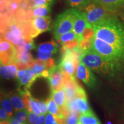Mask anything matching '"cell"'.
<instances>
[{"label":"cell","instance_id":"obj_36","mask_svg":"<svg viewBox=\"0 0 124 124\" xmlns=\"http://www.w3.org/2000/svg\"><path fill=\"white\" fill-rule=\"evenodd\" d=\"M10 118V117L8 116L7 113L2 108H1V109H0V119H1V121L9 120Z\"/></svg>","mask_w":124,"mask_h":124},{"label":"cell","instance_id":"obj_19","mask_svg":"<svg viewBox=\"0 0 124 124\" xmlns=\"http://www.w3.org/2000/svg\"><path fill=\"white\" fill-rule=\"evenodd\" d=\"M51 97L53 99L59 108L67 104L66 95L63 90H60L59 91H51Z\"/></svg>","mask_w":124,"mask_h":124},{"label":"cell","instance_id":"obj_31","mask_svg":"<svg viewBox=\"0 0 124 124\" xmlns=\"http://www.w3.org/2000/svg\"><path fill=\"white\" fill-rule=\"evenodd\" d=\"M80 114L75 113H71L70 115L66 118L67 124H75L79 122Z\"/></svg>","mask_w":124,"mask_h":124},{"label":"cell","instance_id":"obj_35","mask_svg":"<svg viewBox=\"0 0 124 124\" xmlns=\"http://www.w3.org/2000/svg\"><path fill=\"white\" fill-rule=\"evenodd\" d=\"M44 64L46 70H49L52 69V67H54V66H55V62H54L53 59L52 58H49L48 59L46 60V61H44Z\"/></svg>","mask_w":124,"mask_h":124},{"label":"cell","instance_id":"obj_9","mask_svg":"<svg viewBox=\"0 0 124 124\" xmlns=\"http://www.w3.org/2000/svg\"><path fill=\"white\" fill-rule=\"evenodd\" d=\"M76 76L89 87L94 89L97 86V80L95 75L91 70L81 62H80L77 69Z\"/></svg>","mask_w":124,"mask_h":124},{"label":"cell","instance_id":"obj_28","mask_svg":"<svg viewBox=\"0 0 124 124\" xmlns=\"http://www.w3.org/2000/svg\"><path fill=\"white\" fill-rule=\"evenodd\" d=\"M79 41L80 40L78 38H76L74 40H71V41L63 43L62 46H64L67 49L70 50V49H72L76 47H77V46H78Z\"/></svg>","mask_w":124,"mask_h":124},{"label":"cell","instance_id":"obj_37","mask_svg":"<svg viewBox=\"0 0 124 124\" xmlns=\"http://www.w3.org/2000/svg\"><path fill=\"white\" fill-rule=\"evenodd\" d=\"M33 2L34 7H40V6L44 5H46L47 4H49L46 2V0H32Z\"/></svg>","mask_w":124,"mask_h":124},{"label":"cell","instance_id":"obj_1","mask_svg":"<svg viewBox=\"0 0 124 124\" xmlns=\"http://www.w3.org/2000/svg\"><path fill=\"white\" fill-rule=\"evenodd\" d=\"M95 37L112 46L124 58V25L113 16L93 26Z\"/></svg>","mask_w":124,"mask_h":124},{"label":"cell","instance_id":"obj_40","mask_svg":"<svg viewBox=\"0 0 124 124\" xmlns=\"http://www.w3.org/2000/svg\"><path fill=\"white\" fill-rule=\"evenodd\" d=\"M1 124H10L9 120L7 121H1Z\"/></svg>","mask_w":124,"mask_h":124},{"label":"cell","instance_id":"obj_25","mask_svg":"<svg viewBox=\"0 0 124 124\" xmlns=\"http://www.w3.org/2000/svg\"><path fill=\"white\" fill-rule=\"evenodd\" d=\"M69 6L74 8H85L90 3V0H67Z\"/></svg>","mask_w":124,"mask_h":124},{"label":"cell","instance_id":"obj_27","mask_svg":"<svg viewBox=\"0 0 124 124\" xmlns=\"http://www.w3.org/2000/svg\"><path fill=\"white\" fill-rule=\"evenodd\" d=\"M76 38H78L77 35L74 33L73 31H71V32H68V33H65L64 35H62L61 38L57 40V41L62 45L63 43L71 41V40H74Z\"/></svg>","mask_w":124,"mask_h":124},{"label":"cell","instance_id":"obj_30","mask_svg":"<svg viewBox=\"0 0 124 124\" xmlns=\"http://www.w3.org/2000/svg\"><path fill=\"white\" fill-rule=\"evenodd\" d=\"M78 46L83 52H85V51L89 50V49L91 48V46H92V41H90V40H80Z\"/></svg>","mask_w":124,"mask_h":124},{"label":"cell","instance_id":"obj_11","mask_svg":"<svg viewBox=\"0 0 124 124\" xmlns=\"http://www.w3.org/2000/svg\"><path fill=\"white\" fill-rule=\"evenodd\" d=\"M31 26L33 29V36L35 38L39 34L50 31L52 28L50 16L36 17L32 20Z\"/></svg>","mask_w":124,"mask_h":124},{"label":"cell","instance_id":"obj_33","mask_svg":"<svg viewBox=\"0 0 124 124\" xmlns=\"http://www.w3.org/2000/svg\"><path fill=\"white\" fill-rule=\"evenodd\" d=\"M52 55V54H45L43 52H40L38 51V53H37V57H38V59L42 60V61H46L47 59H48L51 58V56Z\"/></svg>","mask_w":124,"mask_h":124},{"label":"cell","instance_id":"obj_38","mask_svg":"<svg viewBox=\"0 0 124 124\" xmlns=\"http://www.w3.org/2000/svg\"><path fill=\"white\" fill-rule=\"evenodd\" d=\"M9 121H10V124H21V123L14 116H12V117L10 118Z\"/></svg>","mask_w":124,"mask_h":124},{"label":"cell","instance_id":"obj_18","mask_svg":"<svg viewBox=\"0 0 124 124\" xmlns=\"http://www.w3.org/2000/svg\"><path fill=\"white\" fill-rule=\"evenodd\" d=\"M38 51L45 54H55L58 51V46L54 40L49 42L40 44L38 46Z\"/></svg>","mask_w":124,"mask_h":124},{"label":"cell","instance_id":"obj_10","mask_svg":"<svg viewBox=\"0 0 124 124\" xmlns=\"http://www.w3.org/2000/svg\"><path fill=\"white\" fill-rule=\"evenodd\" d=\"M79 63V60L74 58L67 49L66 53L62 55L61 62L58 66L63 72L74 77L75 69L78 67Z\"/></svg>","mask_w":124,"mask_h":124},{"label":"cell","instance_id":"obj_5","mask_svg":"<svg viewBox=\"0 0 124 124\" xmlns=\"http://www.w3.org/2000/svg\"><path fill=\"white\" fill-rule=\"evenodd\" d=\"M95 4L89 5L85 12L87 23L92 26L100 24L110 16L108 10L101 5Z\"/></svg>","mask_w":124,"mask_h":124},{"label":"cell","instance_id":"obj_15","mask_svg":"<svg viewBox=\"0 0 124 124\" xmlns=\"http://www.w3.org/2000/svg\"><path fill=\"white\" fill-rule=\"evenodd\" d=\"M12 106L16 112L26 109L25 107L24 102H23L22 97L20 95L19 92H12L8 94Z\"/></svg>","mask_w":124,"mask_h":124},{"label":"cell","instance_id":"obj_34","mask_svg":"<svg viewBox=\"0 0 124 124\" xmlns=\"http://www.w3.org/2000/svg\"><path fill=\"white\" fill-rule=\"evenodd\" d=\"M45 124H58L54 115L51 113H48L46 116Z\"/></svg>","mask_w":124,"mask_h":124},{"label":"cell","instance_id":"obj_21","mask_svg":"<svg viewBox=\"0 0 124 124\" xmlns=\"http://www.w3.org/2000/svg\"><path fill=\"white\" fill-rule=\"evenodd\" d=\"M52 3H49L44 5L40 6L34 8L33 12V15L34 17H46L51 12V5Z\"/></svg>","mask_w":124,"mask_h":124},{"label":"cell","instance_id":"obj_8","mask_svg":"<svg viewBox=\"0 0 124 124\" xmlns=\"http://www.w3.org/2000/svg\"><path fill=\"white\" fill-rule=\"evenodd\" d=\"M49 76L47 78L51 91H59L62 90L64 86V74L59 67L54 66L48 70Z\"/></svg>","mask_w":124,"mask_h":124},{"label":"cell","instance_id":"obj_42","mask_svg":"<svg viewBox=\"0 0 124 124\" xmlns=\"http://www.w3.org/2000/svg\"><path fill=\"white\" fill-rule=\"evenodd\" d=\"M21 124H28V122H25V123H23Z\"/></svg>","mask_w":124,"mask_h":124},{"label":"cell","instance_id":"obj_14","mask_svg":"<svg viewBox=\"0 0 124 124\" xmlns=\"http://www.w3.org/2000/svg\"><path fill=\"white\" fill-rule=\"evenodd\" d=\"M1 76L3 78L11 79L17 77L18 73V67L15 63L9 65L1 64Z\"/></svg>","mask_w":124,"mask_h":124},{"label":"cell","instance_id":"obj_24","mask_svg":"<svg viewBox=\"0 0 124 124\" xmlns=\"http://www.w3.org/2000/svg\"><path fill=\"white\" fill-rule=\"evenodd\" d=\"M46 104H47L48 110L49 113L54 115L55 117H58L60 115L59 108H58V105L51 97L46 101Z\"/></svg>","mask_w":124,"mask_h":124},{"label":"cell","instance_id":"obj_43","mask_svg":"<svg viewBox=\"0 0 124 124\" xmlns=\"http://www.w3.org/2000/svg\"><path fill=\"white\" fill-rule=\"evenodd\" d=\"M80 124L79 123V122H78V124Z\"/></svg>","mask_w":124,"mask_h":124},{"label":"cell","instance_id":"obj_3","mask_svg":"<svg viewBox=\"0 0 124 124\" xmlns=\"http://www.w3.org/2000/svg\"><path fill=\"white\" fill-rule=\"evenodd\" d=\"M77 11L76 9H68L57 16L54 21L53 31L54 37L57 40L63 35L73 30Z\"/></svg>","mask_w":124,"mask_h":124},{"label":"cell","instance_id":"obj_13","mask_svg":"<svg viewBox=\"0 0 124 124\" xmlns=\"http://www.w3.org/2000/svg\"><path fill=\"white\" fill-rule=\"evenodd\" d=\"M87 24L85 12H82L77 9L72 31L77 35L78 38L80 40L82 34L86 28Z\"/></svg>","mask_w":124,"mask_h":124},{"label":"cell","instance_id":"obj_6","mask_svg":"<svg viewBox=\"0 0 124 124\" xmlns=\"http://www.w3.org/2000/svg\"><path fill=\"white\" fill-rule=\"evenodd\" d=\"M23 38V27L17 21L9 23L3 29L2 38L15 46H19L21 41L25 39Z\"/></svg>","mask_w":124,"mask_h":124},{"label":"cell","instance_id":"obj_16","mask_svg":"<svg viewBox=\"0 0 124 124\" xmlns=\"http://www.w3.org/2000/svg\"><path fill=\"white\" fill-rule=\"evenodd\" d=\"M96 4H100L110 11L124 4V0H93Z\"/></svg>","mask_w":124,"mask_h":124},{"label":"cell","instance_id":"obj_20","mask_svg":"<svg viewBox=\"0 0 124 124\" xmlns=\"http://www.w3.org/2000/svg\"><path fill=\"white\" fill-rule=\"evenodd\" d=\"M1 108H2L7 113V114L10 117L13 116L15 110L12 106L8 94L5 95L4 94H3V95L1 96Z\"/></svg>","mask_w":124,"mask_h":124},{"label":"cell","instance_id":"obj_26","mask_svg":"<svg viewBox=\"0 0 124 124\" xmlns=\"http://www.w3.org/2000/svg\"><path fill=\"white\" fill-rule=\"evenodd\" d=\"M28 111L27 109H24L17 111L14 117H15L21 124L23 123H25V122H28Z\"/></svg>","mask_w":124,"mask_h":124},{"label":"cell","instance_id":"obj_22","mask_svg":"<svg viewBox=\"0 0 124 124\" xmlns=\"http://www.w3.org/2000/svg\"><path fill=\"white\" fill-rule=\"evenodd\" d=\"M46 119L45 114L39 115L34 112L29 113L28 120L31 124H44Z\"/></svg>","mask_w":124,"mask_h":124},{"label":"cell","instance_id":"obj_2","mask_svg":"<svg viewBox=\"0 0 124 124\" xmlns=\"http://www.w3.org/2000/svg\"><path fill=\"white\" fill-rule=\"evenodd\" d=\"M79 62L93 72L105 77H115L124 68L107 59L92 49L85 51L79 59Z\"/></svg>","mask_w":124,"mask_h":124},{"label":"cell","instance_id":"obj_7","mask_svg":"<svg viewBox=\"0 0 124 124\" xmlns=\"http://www.w3.org/2000/svg\"><path fill=\"white\" fill-rule=\"evenodd\" d=\"M0 52L1 65H9L17 62L18 51L16 47L4 38L1 39Z\"/></svg>","mask_w":124,"mask_h":124},{"label":"cell","instance_id":"obj_12","mask_svg":"<svg viewBox=\"0 0 124 124\" xmlns=\"http://www.w3.org/2000/svg\"><path fill=\"white\" fill-rule=\"evenodd\" d=\"M39 78H41L40 74H35L31 69L20 70L16 77L20 86H24V90H29Z\"/></svg>","mask_w":124,"mask_h":124},{"label":"cell","instance_id":"obj_4","mask_svg":"<svg viewBox=\"0 0 124 124\" xmlns=\"http://www.w3.org/2000/svg\"><path fill=\"white\" fill-rule=\"evenodd\" d=\"M91 48L107 59L124 67V58L121 54L112 46L103 40L94 37L91 40Z\"/></svg>","mask_w":124,"mask_h":124},{"label":"cell","instance_id":"obj_23","mask_svg":"<svg viewBox=\"0 0 124 124\" xmlns=\"http://www.w3.org/2000/svg\"><path fill=\"white\" fill-rule=\"evenodd\" d=\"M94 37H95V32L94 31V28L92 25L87 24L86 28L85 29L84 31L82 34L81 37H80V40H86L91 41L94 38Z\"/></svg>","mask_w":124,"mask_h":124},{"label":"cell","instance_id":"obj_41","mask_svg":"<svg viewBox=\"0 0 124 124\" xmlns=\"http://www.w3.org/2000/svg\"><path fill=\"white\" fill-rule=\"evenodd\" d=\"M46 1L48 3H52V1H53V0H46Z\"/></svg>","mask_w":124,"mask_h":124},{"label":"cell","instance_id":"obj_39","mask_svg":"<svg viewBox=\"0 0 124 124\" xmlns=\"http://www.w3.org/2000/svg\"><path fill=\"white\" fill-rule=\"evenodd\" d=\"M12 8L13 10H15V9L17 8V3H13V4L12 5Z\"/></svg>","mask_w":124,"mask_h":124},{"label":"cell","instance_id":"obj_32","mask_svg":"<svg viewBox=\"0 0 124 124\" xmlns=\"http://www.w3.org/2000/svg\"><path fill=\"white\" fill-rule=\"evenodd\" d=\"M35 100V101L36 102L37 105L39 108L40 110L41 111V114H46L47 113L48 111V108H47V104H46V102H45L44 101H41L38 100Z\"/></svg>","mask_w":124,"mask_h":124},{"label":"cell","instance_id":"obj_17","mask_svg":"<svg viewBox=\"0 0 124 124\" xmlns=\"http://www.w3.org/2000/svg\"><path fill=\"white\" fill-rule=\"evenodd\" d=\"M79 122L80 124H102L93 111L81 114L79 119Z\"/></svg>","mask_w":124,"mask_h":124},{"label":"cell","instance_id":"obj_29","mask_svg":"<svg viewBox=\"0 0 124 124\" xmlns=\"http://www.w3.org/2000/svg\"><path fill=\"white\" fill-rule=\"evenodd\" d=\"M28 112H34L36 114H39V115H41V111L40 110L39 108L37 105L36 102L35 101V100L34 98H32V97H31V101H30V107H29V108L28 110Z\"/></svg>","mask_w":124,"mask_h":124}]
</instances>
